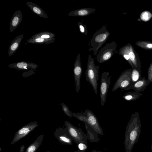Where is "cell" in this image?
<instances>
[{
    "label": "cell",
    "instance_id": "6da1fadb",
    "mask_svg": "<svg viewBox=\"0 0 152 152\" xmlns=\"http://www.w3.org/2000/svg\"><path fill=\"white\" fill-rule=\"evenodd\" d=\"M141 124L138 112L132 114L126 127L124 137L126 152H132L137 142L141 132Z\"/></svg>",
    "mask_w": 152,
    "mask_h": 152
},
{
    "label": "cell",
    "instance_id": "7a4b0ae2",
    "mask_svg": "<svg viewBox=\"0 0 152 152\" xmlns=\"http://www.w3.org/2000/svg\"><path fill=\"white\" fill-rule=\"evenodd\" d=\"M87 68L85 72L86 80L93 88L96 95L98 92L99 66H95L94 59L91 55L88 56Z\"/></svg>",
    "mask_w": 152,
    "mask_h": 152
},
{
    "label": "cell",
    "instance_id": "3957f363",
    "mask_svg": "<svg viewBox=\"0 0 152 152\" xmlns=\"http://www.w3.org/2000/svg\"><path fill=\"white\" fill-rule=\"evenodd\" d=\"M110 32L106 26H103L99 30L96 31L90 42V48L88 50L93 51V55L96 56L99 49L106 42L109 35Z\"/></svg>",
    "mask_w": 152,
    "mask_h": 152
},
{
    "label": "cell",
    "instance_id": "277c9868",
    "mask_svg": "<svg viewBox=\"0 0 152 152\" xmlns=\"http://www.w3.org/2000/svg\"><path fill=\"white\" fill-rule=\"evenodd\" d=\"M76 118L80 121L87 123L98 134L102 136L104 135L96 117L90 110L87 109L84 113H77Z\"/></svg>",
    "mask_w": 152,
    "mask_h": 152
},
{
    "label": "cell",
    "instance_id": "5b68a950",
    "mask_svg": "<svg viewBox=\"0 0 152 152\" xmlns=\"http://www.w3.org/2000/svg\"><path fill=\"white\" fill-rule=\"evenodd\" d=\"M64 125L73 141L77 145L81 143H87V136L81 129L77 128L67 121L65 122Z\"/></svg>",
    "mask_w": 152,
    "mask_h": 152
},
{
    "label": "cell",
    "instance_id": "8992f818",
    "mask_svg": "<svg viewBox=\"0 0 152 152\" xmlns=\"http://www.w3.org/2000/svg\"><path fill=\"white\" fill-rule=\"evenodd\" d=\"M132 71V69H129L122 73L115 83L112 91H114L118 88L124 90L132 89L133 84L131 77Z\"/></svg>",
    "mask_w": 152,
    "mask_h": 152
},
{
    "label": "cell",
    "instance_id": "52a82bcc",
    "mask_svg": "<svg viewBox=\"0 0 152 152\" xmlns=\"http://www.w3.org/2000/svg\"><path fill=\"white\" fill-rule=\"evenodd\" d=\"M117 44L115 41L107 44L101 48L97 55L96 59L98 63H103L110 59L117 53Z\"/></svg>",
    "mask_w": 152,
    "mask_h": 152
},
{
    "label": "cell",
    "instance_id": "ba28073f",
    "mask_svg": "<svg viewBox=\"0 0 152 152\" xmlns=\"http://www.w3.org/2000/svg\"><path fill=\"white\" fill-rule=\"evenodd\" d=\"M109 73L104 72L102 74L100 92L101 104L103 106L106 102L107 93L110 83L111 76H109Z\"/></svg>",
    "mask_w": 152,
    "mask_h": 152
},
{
    "label": "cell",
    "instance_id": "9c48e42d",
    "mask_svg": "<svg viewBox=\"0 0 152 152\" xmlns=\"http://www.w3.org/2000/svg\"><path fill=\"white\" fill-rule=\"evenodd\" d=\"M38 126L37 121L31 122L22 127L15 133L11 145L13 144L24 137Z\"/></svg>",
    "mask_w": 152,
    "mask_h": 152
},
{
    "label": "cell",
    "instance_id": "30bf717a",
    "mask_svg": "<svg viewBox=\"0 0 152 152\" xmlns=\"http://www.w3.org/2000/svg\"><path fill=\"white\" fill-rule=\"evenodd\" d=\"M82 73V69L81 64L80 54L77 56L74 63L73 74L75 82L76 92L78 93L80 88V80Z\"/></svg>",
    "mask_w": 152,
    "mask_h": 152
},
{
    "label": "cell",
    "instance_id": "8fae6325",
    "mask_svg": "<svg viewBox=\"0 0 152 152\" xmlns=\"http://www.w3.org/2000/svg\"><path fill=\"white\" fill-rule=\"evenodd\" d=\"M54 135L62 145H72L73 141L70 137L66 128L57 129Z\"/></svg>",
    "mask_w": 152,
    "mask_h": 152
},
{
    "label": "cell",
    "instance_id": "7c38bea8",
    "mask_svg": "<svg viewBox=\"0 0 152 152\" xmlns=\"http://www.w3.org/2000/svg\"><path fill=\"white\" fill-rule=\"evenodd\" d=\"M129 56L130 60L134 67L141 71L140 59L134 47L130 44L129 48Z\"/></svg>",
    "mask_w": 152,
    "mask_h": 152
},
{
    "label": "cell",
    "instance_id": "4fadbf2b",
    "mask_svg": "<svg viewBox=\"0 0 152 152\" xmlns=\"http://www.w3.org/2000/svg\"><path fill=\"white\" fill-rule=\"evenodd\" d=\"M22 19L23 15L20 10H18L14 13L10 24V30L11 32L19 26Z\"/></svg>",
    "mask_w": 152,
    "mask_h": 152
},
{
    "label": "cell",
    "instance_id": "5bb4252c",
    "mask_svg": "<svg viewBox=\"0 0 152 152\" xmlns=\"http://www.w3.org/2000/svg\"><path fill=\"white\" fill-rule=\"evenodd\" d=\"M8 66L10 68H14L18 70L35 69L38 66L33 63L21 61L10 64Z\"/></svg>",
    "mask_w": 152,
    "mask_h": 152
},
{
    "label": "cell",
    "instance_id": "9a60e30c",
    "mask_svg": "<svg viewBox=\"0 0 152 152\" xmlns=\"http://www.w3.org/2000/svg\"><path fill=\"white\" fill-rule=\"evenodd\" d=\"M23 36V34L18 35L12 42L8 50V53L9 56H12L16 52L19 48Z\"/></svg>",
    "mask_w": 152,
    "mask_h": 152
},
{
    "label": "cell",
    "instance_id": "2e32d148",
    "mask_svg": "<svg viewBox=\"0 0 152 152\" xmlns=\"http://www.w3.org/2000/svg\"><path fill=\"white\" fill-rule=\"evenodd\" d=\"M96 9L90 8H86L75 10L70 12L69 16H85L94 13Z\"/></svg>",
    "mask_w": 152,
    "mask_h": 152
},
{
    "label": "cell",
    "instance_id": "e0dca14e",
    "mask_svg": "<svg viewBox=\"0 0 152 152\" xmlns=\"http://www.w3.org/2000/svg\"><path fill=\"white\" fill-rule=\"evenodd\" d=\"M26 4L30 10L39 16L47 18L48 16L43 10L37 4L31 1L27 2Z\"/></svg>",
    "mask_w": 152,
    "mask_h": 152
},
{
    "label": "cell",
    "instance_id": "ac0fdd59",
    "mask_svg": "<svg viewBox=\"0 0 152 152\" xmlns=\"http://www.w3.org/2000/svg\"><path fill=\"white\" fill-rule=\"evenodd\" d=\"M150 83L149 81L144 77L134 84L132 89H134L135 91L137 92L143 91Z\"/></svg>",
    "mask_w": 152,
    "mask_h": 152
},
{
    "label": "cell",
    "instance_id": "d6986e66",
    "mask_svg": "<svg viewBox=\"0 0 152 152\" xmlns=\"http://www.w3.org/2000/svg\"><path fill=\"white\" fill-rule=\"evenodd\" d=\"M44 136L43 134L39 135L33 143L28 147L25 152H36L41 145Z\"/></svg>",
    "mask_w": 152,
    "mask_h": 152
},
{
    "label": "cell",
    "instance_id": "ffe728a7",
    "mask_svg": "<svg viewBox=\"0 0 152 152\" xmlns=\"http://www.w3.org/2000/svg\"><path fill=\"white\" fill-rule=\"evenodd\" d=\"M86 129L87 133L88 139L93 142H97L99 140L96 132H96L87 123H84Z\"/></svg>",
    "mask_w": 152,
    "mask_h": 152
},
{
    "label": "cell",
    "instance_id": "44dd1931",
    "mask_svg": "<svg viewBox=\"0 0 152 152\" xmlns=\"http://www.w3.org/2000/svg\"><path fill=\"white\" fill-rule=\"evenodd\" d=\"M129 45L130 44L128 43L121 48L119 50V55L122 56L128 61L132 68L134 67L130 60L129 56Z\"/></svg>",
    "mask_w": 152,
    "mask_h": 152
},
{
    "label": "cell",
    "instance_id": "7402d4cb",
    "mask_svg": "<svg viewBox=\"0 0 152 152\" xmlns=\"http://www.w3.org/2000/svg\"><path fill=\"white\" fill-rule=\"evenodd\" d=\"M55 39H47L40 38H32L31 37L28 39L27 42L28 43L37 44H48L54 42Z\"/></svg>",
    "mask_w": 152,
    "mask_h": 152
},
{
    "label": "cell",
    "instance_id": "603a6c76",
    "mask_svg": "<svg viewBox=\"0 0 152 152\" xmlns=\"http://www.w3.org/2000/svg\"><path fill=\"white\" fill-rule=\"evenodd\" d=\"M142 95V94L140 92L131 91L126 93L125 95L122 96V97L126 100L132 101L138 99Z\"/></svg>",
    "mask_w": 152,
    "mask_h": 152
},
{
    "label": "cell",
    "instance_id": "cb8c5ba5",
    "mask_svg": "<svg viewBox=\"0 0 152 152\" xmlns=\"http://www.w3.org/2000/svg\"><path fill=\"white\" fill-rule=\"evenodd\" d=\"M32 38H40L47 39H55V35L53 33L46 31L40 32L33 35Z\"/></svg>",
    "mask_w": 152,
    "mask_h": 152
},
{
    "label": "cell",
    "instance_id": "d4e9b609",
    "mask_svg": "<svg viewBox=\"0 0 152 152\" xmlns=\"http://www.w3.org/2000/svg\"><path fill=\"white\" fill-rule=\"evenodd\" d=\"M131 77L133 85L134 83L142 78L141 71L139 70L134 68H132Z\"/></svg>",
    "mask_w": 152,
    "mask_h": 152
},
{
    "label": "cell",
    "instance_id": "484cf974",
    "mask_svg": "<svg viewBox=\"0 0 152 152\" xmlns=\"http://www.w3.org/2000/svg\"><path fill=\"white\" fill-rule=\"evenodd\" d=\"M139 47L148 50H152V42L144 40H139L136 43Z\"/></svg>",
    "mask_w": 152,
    "mask_h": 152
},
{
    "label": "cell",
    "instance_id": "4316f807",
    "mask_svg": "<svg viewBox=\"0 0 152 152\" xmlns=\"http://www.w3.org/2000/svg\"><path fill=\"white\" fill-rule=\"evenodd\" d=\"M152 17V14L148 11L143 12L140 15L141 20L145 21L149 20Z\"/></svg>",
    "mask_w": 152,
    "mask_h": 152
},
{
    "label": "cell",
    "instance_id": "83f0119b",
    "mask_svg": "<svg viewBox=\"0 0 152 152\" xmlns=\"http://www.w3.org/2000/svg\"><path fill=\"white\" fill-rule=\"evenodd\" d=\"M62 110L65 114L68 117L72 118L73 116V113L69 110L68 107L63 103H61Z\"/></svg>",
    "mask_w": 152,
    "mask_h": 152
},
{
    "label": "cell",
    "instance_id": "f1b7e54d",
    "mask_svg": "<svg viewBox=\"0 0 152 152\" xmlns=\"http://www.w3.org/2000/svg\"><path fill=\"white\" fill-rule=\"evenodd\" d=\"M77 24L81 32L84 34L86 36H87L88 31L86 25L84 24L81 22H78Z\"/></svg>",
    "mask_w": 152,
    "mask_h": 152
},
{
    "label": "cell",
    "instance_id": "f546056e",
    "mask_svg": "<svg viewBox=\"0 0 152 152\" xmlns=\"http://www.w3.org/2000/svg\"><path fill=\"white\" fill-rule=\"evenodd\" d=\"M147 80L150 83L152 82V62L148 70Z\"/></svg>",
    "mask_w": 152,
    "mask_h": 152
},
{
    "label": "cell",
    "instance_id": "4dcf8cb0",
    "mask_svg": "<svg viewBox=\"0 0 152 152\" xmlns=\"http://www.w3.org/2000/svg\"><path fill=\"white\" fill-rule=\"evenodd\" d=\"M78 150L85 152L88 149V145L87 143H81L78 144Z\"/></svg>",
    "mask_w": 152,
    "mask_h": 152
},
{
    "label": "cell",
    "instance_id": "1f68e13d",
    "mask_svg": "<svg viewBox=\"0 0 152 152\" xmlns=\"http://www.w3.org/2000/svg\"><path fill=\"white\" fill-rule=\"evenodd\" d=\"M25 146L24 145H22L21 146L20 148V152H23L24 150Z\"/></svg>",
    "mask_w": 152,
    "mask_h": 152
},
{
    "label": "cell",
    "instance_id": "d6a6232c",
    "mask_svg": "<svg viewBox=\"0 0 152 152\" xmlns=\"http://www.w3.org/2000/svg\"><path fill=\"white\" fill-rule=\"evenodd\" d=\"M88 152H102L101 151H97L96 150H94Z\"/></svg>",
    "mask_w": 152,
    "mask_h": 152
},
{
    "label": "cell",
    "instance_id": "836d02e7",
    "mask_svg": "<svg viewBox=\"0 0 152 152\" xmlns=\"http://www.w3.org/2000/svg\"><path fill=\"white\" fill-rule=\"evenodd\" d=\"M74 152H83L78 149L77 151H75Z\"/></svg>",
    "mask_w": 152,
    "mask_h": 152
},
{
    "label": "cell",
    "instance_id": "e575fe53",
    "mask_svg": "<svg viewBox=\"0 0 152 152\" xmlns=\"http://www.w3.org/2000/svg\"><path fill=\"white\" fill-rule=\"evenodd\" d=\"M151 148V151H152V141Z\"/></svg>",
    "mask_w": 152,
    "mask_h": 152
},
{
    "label": "cell",
    "instance_id": "d590c367",
    "mask_svg": "<svg viewBox=\"0 0 152 152\" xmlns=\"http://www.w3.org/2000/svg\"><path fill=\"white\" fill-rule=\"evenodd\" d=\"M1 148L0 147V152H1Z\"/></svg>",
    "mask_w": 152,
    "mask_h": 152
},
{
    "label": "cell",
    "instance_id": "8d00e7d4",
    "mask_svg": "<svg viewBox=\"0 0 152 152\" xmlns=\"http://www.w3.org/2000/svg\"><path fill=\"white\" fill-rule=\"evenodd\" d=\"M45 152H50V151H46Z\"/></svg>",
    "mask_w": 152,
    "mask_h": 152
}]
</instances>
